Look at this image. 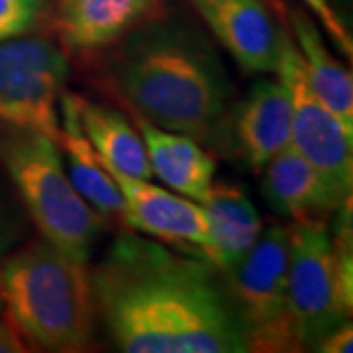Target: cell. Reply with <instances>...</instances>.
Returning a JSON list of instances; mask_svg holds the SVG:
<instances>
[{"instance_id":"1","label":"cell","mask_w":353,"mask_h":353,"mask_svg":"<svg viewBox=\"0 0 353 353\" xmlns=\"http://www.w3.org/2000/svg\"><path fill=\"white\" fill-rule=\"evenodd\" d=\"M88 277L94 310L120 352H250L224 283L199 257L124 232Z\"/></svg>"},{"instance_id":"2","label":"cell","mask_w":353,"mask_h":353,"mask_svg":"<svg viewBox=\"0 0 353 353\" xmlns=\"http://www.w3.org/2000/svg\"><path fill=\"white\" fill-rule=\"evenodd\" d=\"M101 81L134 116L224 153L234 85L199 26L153 14L106 48Z\"/></svg>"},{"instance_id":"3","label":"cell","mask_w":353,"mask_h":353,"mask_svg":"<svg viewBox=\"0 0 353 353\" xmlns=\"http://www.w3.org/2000/svg\"><path fill=\"white\" fill-rule=\"evenodd\" d=\"M8 320L26 343L46 352H85L94 299L88 269L48 241H32L0 265Z\"/></svg>"},{"instance_id":"4","label":"cell","mask_w":353,"mask_h":353,"mask_svg":"<svg viewBox=\"0 0 353 353\" xmlns=\"http://www.w3.org/2000/svg\"><path fill=\"white\" fill-rule=\"evenodd\" d=\"M0 161L43 240L87 263L104 216L77 192L63 171L59 145L38 130L10 126L0 136Z\"/></svg>"},{"instance_id":"5","label":"cell","mask_w":353,"mask_h":353,"mask_svg":"<svg viewBox=\"0 0 353 353\" xmlns=\"http://www.w3.org/2000/svg\"><path fill=\"white\" fill-rule=\"evenodd\" d=\"M289 226L261 230L250 253L224 273V287L245 326L250 352H303L289 304Z\"/></svg>"},{"instance_id":"6","label":"cell","mask_w":353,"mask_h":353,"mask_svg":"<svg viewBox=\"0 0 353 353\" xmlns=\"http://www.w3.org/2000/svg\"><path fill=\"white\" fill-rule=\"evenodd\" d=\"M289 304L299 341L314 350L330 330L352 316L353 290L341 283L326 220L289 226Z\"/></svg>"},{"instance_id":"7","label":"cell","mask_w":353,"mask_h":353,"mask_svg":"<svg viewBox=\"0 0 353 353\" xmlns=\"http://www.w3.org/2000/svg\"><path fill=\"white\" fill-rule=\"evenodd\" d=\"M67 77L69 59L55 41H0V122L38 130L59 143L57 101Z\"/></svg>"},{"instance_id":"8","label":"cell","mask_w":353,"mask_h":353,"mask_svg":"<svg viewBox=\"0 0 353 353\" xmlns=\"http://www.w3.org/2000/svg\"><path fill=\"white\" fill-rule=\"evenodd\" d=\"M277 75L290 92V148L301 153L341 199L352 196V134L345 132L340 120L322 104L308 85L290 28L283 39Z\"/></svg>"},{"instance_id":"9","label":"cell","mask_w":353,"mask_h":353,"mask_svg":"<svg viewBox=\"0 0 353 353\" xmlns=\"http://www.w3.org/2000/svg\"><path fill=\"white\" fill-rule=\"evenodd\" d=\"M245 73H277L289 24L277 0H187Z\"/></svg>"},{"instance_id":"10","label":"cell","mask_w":353,"mask_h":353,"mask_svg":"<svg viewBox=\"0 0 353 353\" xmlns=\"http://www.w3.org/2000/svg\"><path fill=\"white\" fill-rule=\"evenodd\" d=\"M104 167L124 196L126 226L165 241L185 255L190 253L192 257L210 263L212 240L202 206L187 196H176L169 190L153 187L145 179L118 173L106 163Z\"/></svg>"},{"instance_id":"11","label":"cell","mask_w":353,"mask_h":353,"mask_svg":"<svg viewBox=\"0 0 353 353\" xmlns=\"http://www.w3.org/2000/svg\"><path fill=\"white\" fill-rule=\"evenodd\" d=\"M292 104L283 81L261 79L228 116L224 153H232L253 171H261L290 145Z\"/></svg>"},{"instance_id":"12","label":"cell","mask_w":353,"mask_h":353,"mask_svg":"<svg viewBox=\"0 0 353 353\" xmlns=\"http://www.w3.org/2000/svg\"><path fill=\"white\" fill-rule=\"evenodd\" d=\"M165 0H55L53 28L71 51L110 48L161 10Z\"/></svg>"},{"instance_id":"13","label":"cell","mask_w":353,"mask_h":353,"mask_svg":"<svg viewBox=\"0 0 353 353\" xmlns=\"http://www.w3.org/2000/svg\"><path fill=\"white\" fill-rule=\"evenodd\" d=\"M261 171V194L269 208L294 222L330 220L345 201L290 145L279 152Z\"/></svg>"},{"instance_id":"14","label":"cell","mask_w":353,"mask_h":353,"mask_svg":"<svg viewBox=\"0 0 353 353\" xmlns=\"http://www.w3.org/2000/svg\"><path fill=\"white\" fill-rule=\"evenodd\" d=\"M134 118L153 175L159 176L167 187L201 204L214 181V157L204 152L196 139L153 126L139 116Z\"/></svg>"},{"instance_id":"15","label":"cell","mask_w":353,"mask_h":353,"mask_svg":"<svg viewBox=\"0 0 353 353\" xmlns=\"http://www.w3.org/2000/svg\"><path fill=\"white\" fill-rule=\"evenodd\" d=\"M201 204L212 240L210 265L226 273L255 245L263 230L261 216L245 189L228 181L212 183Z\"/></svg>"},{"instance_id":"16","label":"cell","mask_w":353,"mask_h":353,"mask_svg":"<svg viewBox=\"0 0 353 353\" xmlns=\"http://www.w3.org/2000/svg\"><path fill=\"white\" fill-rule=\"evenodd\" d=\"M287 20L290 34L301 46L296 50L301 53L308 85L322 104L340 120L345 132L353 136L352 73L330 53L328 46L310 14L299 8H290Z\"/></svg>"},{"instance_id":"17","label":"cell","mask_w":353,"mask_h":353,"mask_svg":"<svg viewBox=\"0 0 353 353\" xmlns=\"http://www.w3.org/2000/svg\"><path fill=\"white\" fill-rule=\"evenodd\" d=\"M77 102L79 97L71 92L61 99L63 128L57 145L67 153V161H69L67 175L77 192L90 206H94L97 212H101L104 218L120 220L124 224V196L112 175L102 163L99 153L94 152L87 136L83 134Z\"/></svg>"},{"instance_id":"18","label":"cell","mask_w":353,"mask_h":353,"mask_svg":"<svg viewBox=\"0 0 353 353\" xmlns=\"http://www.w3.org/2000/svg\"><path fill=\"white\" fill-rule=\"evenodd\" d=\"M79 122L94 152L110 169L128 176H153L145 145L126 116L112 106L79 99Z\"/></svg>"},{"instance_id":"19","label":"cell","mask_w":353,"mask_h":353,"mask_svg":"<svg viewBox=\"0 0 353 353\" xmlns=\"http://www.w3.org/2000/svg\"><path fill=\"white\" fill-rule=\"evenodd\" d=\"M43 16V0H0V41L28 36Z\"/></svg>"},{"instance_id":"20","label":"cell","mask_w":353,"mask_h":353,"mask_svg":"<svg viewBox=\"0 0 353 353\" xmlns=\"http://www.w3.org/2000/svg\"><path fill=\"white\" fill-rule=\"evenodd\" d=\"M303 4L310 10V14H314L316 18L320 20V24L324 26V30L328 32V36L332 38V41L336 43V48H338L347 59H352V34L347 32V28L343 26V22L340 20V16H338L336 10L332 8L330 0H303Z\"/></svg>"},{"instance_id":"21","label":"cell","mask_w":353,"mask_h":353,"mask_svg":"<svg viewBox=\"0 0 353 353\" xmlns=\"http://www.w3.org/2000/svg\"><path fill=\"white\" fill-rule=\"evenodd\" d=\"M353 326L350 320L338 324L316 343L318 353H350L353 350Z\"/></svg>"},{"instance_id":"22","label":"cell","mask_w":353,"mask_h":353,"mask_svg":"<svg viewBox=\"0 0 353 353\" xmlns=\"http://www.w3.org/2000/svg\"><path fill=\"white\" fill-rule=\"evenodd\" d=\"M28 350L30 347H26L22 334L8 320V316L0 318V353H24Z\"/></svg>"},{"instance_id":"23","label":"cell","mask_w":353,"mask_h":353,"mask_svg":"<svg viewBox=\"0 0 353 353\" xmlns=\"http://www.w3.org/2000/svg\"><path fill=\"white\" fill-rule=\"evenodd\" d=\"M4 308V296H2V273H0V310Z\"/></svg>"}]
</instances>
